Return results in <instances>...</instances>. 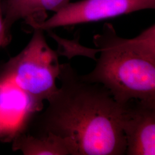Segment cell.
Returning <instances> with one entry per match:
<instances>
[{
    "mask_svg": "<svg viewBox=\"0 0 155 155\" xmlns=\"http://www.w3.org/2000/svg\"><path fill=\"white\" fill-rule=\"evenodd\" d=\"M60 87L40 116L38 133L68 139L77 155H122L127 150L121 104L102 84L83 79L69 64L61 66Z\"/></svg>",
    "mask_w": 155,
    "mask_h": 155,
    "instance_id": "cell-1",
    "label": "cell"
},
{
    "mask_svg": "<svg viewBox=\"0 0 155 155\" xmlns=\"http://www.w3.org/2000/svg\"><path fill=\"white\" fill-rule=\"evenodd\" d=\"M93 42L100 57L83 79L104 86L120 104L137 100L155 106V24L126 39L106 23Z\"/></svg>",
    "mask_w": 155,
    "mask_h": 155,
    "instance_id": "cell-2",
    "label": "cell"
},
{
    "mask_svg": "<svg viewBox=\"0 0 155 155\" xmlns=\"http://www.w3.org/2000/svg\"><path fill=\"white\" fill-rule=\"evenodd\" d=\"M24 48L1 68L0 84L13 85L25 95L35 111L40 110L58 89L61 71L58 54L47 43L44 31L33 29Z\"/></svg>",
    "mask_w": 155,
    "mask_h": 155,
    "instance_id": "cell-3",
    "label": "cell"
},
{
    "mask_svg": "<svg viewBox=\"0 0 155 155\" xmlns=\"http://www.w3.org/2000/svg\"><path fill=\"white\" fill-rule=\"evenodd\" d=\"M155 0H80L69 2L32 29L50 31L82 24L99 21L136 12L153 9Z\"/></svg>",
    "mask_w": 155,
    "mask_h": 155,
    "instance_id": "cell-4",
    "label": "cell"
},
{
    "mask_svg": "<svg viewBox=\"0 0 155 155\" xmlns=\"http://www.w3.org/2000/svg\"><path fill=\"white\" fill-rule=\"evenodd\" d=\"M122 129L127 155H155V106L137 100L127 103Z\"/></svg>",
    "mask_w": 155,
    "mask_h": 155,
    "instance_id": "cell-5",
    "label": "cell"
},
{
    "mask_svg": "<svg viewBox=\"0 0 155 155\" xmlns=\"http://www.w3.org/2000/svg\"><path fill=\"white\" fill-rule=\"evenodd\" d=\"M70 0H5L2 11L4 22L8 31L19 20H24L30 27L45 21L49 12H56Z\"/></svg>",
    "mask_w": 155,
    "mask_h": 155,
    "instance_id": "cell-6",
    "label": "cell"
},
{
    "mask_svg": "<svg viewBox=\"0 0 155 155\" xmlns=\"http://www.w3.org/2000/svg\"><path fill=\"white\" fill-rule=\"evenodd\" d=\"M12 149L25 155H77L72 141L52 133L34 135L17 132Z\"/></svg>",
    "mask_w": 155,
    "mask_h": 155,
    "instance_id": "cell-7",
    "label": "cell"
},
{
    "mask_svg": "<svg viewBox=\"0 0 155 155\" xmlns=\"http://www.w3.org/2000/svg\"><path fill=\"white\" fill-rule=\"evenodd\" d=\"M11 40V32L6 27L3 16V11L0 2V48L5 47Z\"/></svg>",
    "mask_w": 155,
    "mask_h": 155,
    "instance_id": "cell-8",
    "label": "cell"
},
{
    "mask_svg": "<svg viewBox=\"0 0 155 155\" xmlns=\"http://www.w3.org/2000/svg\"><path fill=\"white\" fill-rule=\"evenodd\" d=\"M4 132V126L3 124L0 121V136Z\"/></svg>",
    "mask_w": 155,
    "mask_h": 155,
    "instance_id": "cell-9",
    "label": "cell"
},
{
    "mask_svg": "<svg viewBox=\"0 0 155 155\" xmlns=\"http://www.w3.org/2000/svg\"><path fill=\"white\" fill-rule=\"evenodd\" d=\"M0 2H1V0H0Z\"/></svg>",
    "mask_w": 155,
    "mask_h": 155,
    "instance_id": "cell-10",
    "label": "cell"
}]
</instances>
